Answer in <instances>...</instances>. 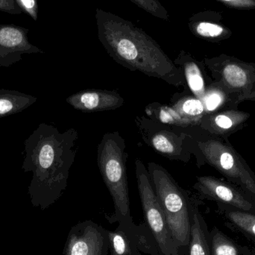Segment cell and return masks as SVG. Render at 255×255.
Listing matches in <instances>:
<instances>
[{
    "label": "cell",
    "instance_id": "7",
    "mask_svg": "<svg viewBox=\"0 0 255 255\" xmlns=\"http://www.w3.org/2000/svg\"><path fill=\"white\" fill-rule=\"evenodd\" d=\"M204 158L231 182L239 185L255 196V175L245 160L227 144L218 139L198 141Z\"/></svg>",
    "mask_w": 255,
    "mask_h": 255
},
{
    "label": "cell",
    "instance_id": "19",
    "mask_svg": "<svg viewBox=\"0 0 255 255\" xmlns=\"http://www.w3.org/2000/svg\"><path fill=\"white\" fill-rule=\"evenodd\" d=\"M172 107L188 121L191 127L200 125L202 118L205 115L203 103L196 97L186 96L181 97L174 103Z\"/></svg>",
    "mask_w": 255,
    "mask_h": 255
},
{
    "label": "cell",
    "instance_id": "13",
    "mask_svg": "<svg viewBox=\"0 0 255 255\" xmlns=\"http://www.w3.org/2000/svg\"><path fill=\"white\" fill-rule=\"evenodd\" d=\"M190 32L198 38L212 43H220L232 37L233 32L224 23L223 13L206 10L190 16L187 22Z\"/></svg>",
    "mask_w": 255,
    "mask_h": 255
},
{
    "label": "cell",
    "instance_id": "15",
    "mask_svg": "<svg viewBox=\"0 0 255 255\" xmlns=\"http://www.w3.org/2000/svg\"><path fill=\"white\" fill-rule=\"evenodd\" d=\"M250 118V114L240 111L214 112L205 115L199 127L213 134L226 137L243 128Z\"/></svg>",
    "mask_w": 255,
    "mask_h": 255
},
{
    "label": "cell",
    "instance_id": "12",
    "mask_svg": "<svg viewBox=\"0 0 255 255\" xmlns=\"http://www.w3.org/2000/svg\"><path fill=\"white\" fill-rule=\"evenodd\" d=\"M28 28L14 24L0 23V65L21 59L22 54L42 52L28 40Z\"/></svg>",
    "mask_w": 255,
    "mask_h": 255
},
{
    "label": "cell",
    "instance_id": "27",
    "mask_svg": "<svg viewBox=\"0 0 255 255\" xmlns=\"http://www.w3.org/2000/svg\"><path fill=\"white\" fill-rule=\"evenodd\" d=\"M13 108V105L9 100L0 99V115H4L10 112Z\"/></svg>",
    "mask_w": 255,
    "mask_h": 255
},
{
    "label": "cell",
    "instance_id": "14",
    "mask_svg": "<svg viewBox=\"0 0 255 255\" xmlns=\"http://www.w3.org/2000/svg\"><path fill=\"white\" fill-rule=\"evenodd\" d=\"M67 103L82 112H100L115 110L124 105V99L116 91L85 90L67 99Z\"/></svg>",
    "mask_w": 255,
    "mask_h": 255
},
{
    "label": "cell",
    "instance_id": "6",
    "mask_svg": "<svg viewBox=\"0 0 255 255\" xmlns=\"http://www.w3.org/2000/svg\"><path fill=\"white\" fill-rule=\"evenodd\" d=\"M135 173L144 220L154 237L160 255H182L174 241L163 209L151 184L148 169L142 160H135Z\"/></svg>",
    "mask_w": 255,
    "mask_h": 255
},
{
    "label": "cell",
    "instance_id": "5",
    "mask_svg": "<svg viewBox=\"0 0 255 255\" xmlns=\"http://www.w3.org/2000/svg\"><path fill=\"white\" fill-rule=\"evenodd\" d=\"M204 64L211 71L215 82L237 104L244 101L255 102V64L236 57L221 54L205 58Z\"/></svg>",
    "mask_w": 255,
    "mask_h": 255
},
{
    "label": "cell",
    "instance_id": "29",
    "mask_svg": "<svg viewBox=\"0 0 255 255\" xmlns=\"http://www.w3.org/2000/svg\"><path fill=\"white\" fill-rule=\"evenodd\" d=\"M136 255H141V253H138V254Z\"/></svg>",
    "mask_w": 255,
    "mask_h": 255
},
{
    "label": "cell",
    "instance_id": "26",
    "mask_svg": "<svg viewBox=\"0 0 255 255\" xmlns=\"http://www.w3.org/2000/svg\"><path fill=\"white\" fill-rule=\"evenodd\" d=\"M0 11L12 15L23 13L15 0H0Z\"/></svg>",
    "mask_w": 255,
    "mask_h": 255
},
{
    "label": "cell",
    "instance_id": "3",
    "mask_svg": "<svg viewBox=\"0 0 255 255\" xmlns=\"http://www.w3.org/2000/svg\"><path fill=\"white\" fill-rule=\"evenodd\" d=\"M78 139L76 129L59 133L55 128H45L37 160L40 178L52 199L58 197L67 188L70 169L77 152Z\"/></svg>",
    "mask_w": 255,
    "mask_h": 255
},
{
    "label": "cell",
    "instance_id": "23",
    "mask_svg": "<svg viewBox=\"0 0 255 255\" xmlns=\"http://www.w3.org/2000/svg\"><path fill=\"white\" fill-rule=\"evenodd\" d=\"M136 6L155 17L168 21L169 15L159 0H130Z\"/></svg>",
    "mask_w": 255,
    "mask_h": 255
},
{
    "label": "cell",
    "instance_id": "21",
    "mask_svg": "<svg viewBox=\"0 0 255 255\" xmlns=\"http://www.w3.org/2000/svg\"><path fill=\"white\" fill-rule=\"evenodd\" d=\"M223 213L229 221L242 233L255 239V214L226 208Z\"/></svg>",
    "mask_w": 255,
    "mask_h": 255
},
{
    "label": "cell",
    "instance_id": "9",
    "mask_svg": "<svg viewBox=\"0 0 255 255\" xmlns=\"http://www.w3.org/2000/svg\"><path fill=\"white\" fill-rule=\"evenodd\" d=\"M111 255H160L157 244L145 223H119L116 230L109 231Z\"/></svg>",
    "mask_w": 255,
    "mask_h": 255
},
{
    "label": "cell",
    "instance_id": "24",
    "mask_svg": "<svg viewBox=\"0 0 255 255\" xmlns=\"http://www.w3.org/2000/svg\"><path fill=\"white\" fill-rule=\"evenodd\" d=\"M23 13L32 18L34 21L38 18V1L37 0H15Z\"/></svg>",
    "mask_w": 255,
    "mask_h": 255
},
{
    "label": "cell",
    "instance_id": "18",
    "mask_svg": "<svg viewBox=\"0 0 255 255\" xmlns=\"http://www.w3.org/2000/svg\"><path fill=\"white\" fill-rule=\"evenodd\" d=\"M145 114L151 120L166 126L187 128L190 127L187 120L174 109L172 106H163L160 103H152L145 108Z\"/></svg>",
    "mask_w": 255,
    "mask_h": 255
},
{
    "label": "cell",
    "instance_id": "2",
    "mask_svg": "<svg viewBox=\"0 0 255 255\" xmlns=\"http://www.w3.org/2000/svg\"><path fill=\"white\" fill-rule=\"evenodd\" d=\"M147 169L174 241L181 255H187L193 198L158 163H148Z\"/></svg>",
    "mask_w": 255,
    "mask_h": 255
},
{
    "label": "cell",
    "instance_id": "20",
    "mask_svg": "<svg viewBox=\"0 0 255 255\" xmlns=\"http://www.w3.org/2000/svg\"><path fill=\"white\" fill-rule=\"evenodd\" d=\"M209 244L211 255H242V246L237 244L217 227L209 232Z\"/></svg>",
    "mask_w": 255,
    "mask_h": 255
},
{
    "label": "cell",
    "instance_id": "4",
    "mask_svg": "<svg viewBox=\"0 0 255 255\" xmlns=\"http://www.w3.org/2000/svg\"><path fill=\"white\" fill-rule=\"evenodd\" d=\"M126 142L118 131L103 135L97 147V164L103 181L113 199L115 221H133L130 211Z\"/></svg>",
    "mask_w": 255,
    "mask_h": 255
},
{
    "label": "cell",
    "instance_id": "1",
    "mask_svg": "<svg viewBox=\"0 0 255 255\" xmlns=\"http://www.w3.org/2000/svg\"><path fill=\"white\" fill-rule=\"evenodd\" d=\"M96 19L100 43L118 64L172 86H185L182 69L143 30L103 9H97Z\"/></svg>",
    "mask_w": 255,
    "mask_h": 255
},
{
    "label": "cell",
    "instance_id": "22",
    "mask_svg": "<svg viewBox=\"0 0 255 255\" xmlns=\"http://www.w3.org/2000/svg\"><path fill=\"white\" fill-rule=\"evenodd\" d=\"M229 100L225 91L218 85L214 83L210 85L206 88V93L202 100L205 107V115L214 113Z\"/></svg>",
    "mask_w": 255,
    "mask_h": 255
},
{
    "label": "cell",
    "instance_id": "16",
    "mask_svg": "<svg viewBox=\"0 0 255 255\" xmlns=\"http://www.w3.org/2000/svg\"><path fill=\"white\" fill-rule=\"evenodd\" d=\"M174 64L181 67L187 86L196 98L203 100L206 93L203 70L204 61H198L188 52L181 50Z\"/></svg>",
    "mask_w": 255,
    "mask_h": 255
},
{
    "label": "cell",
    "instance_id": "17",
    "mask_svg": "<svg viewBox=\"0 0 255 255\" xmlns=\"http://www.w3.org/2000/svg\"><path fill=\"white\" fill-rule=\"evenodd\" d=\"M187 255H211L209 231L199 210V202L193 199L190 239Z\"/></svg>",
    "mask_w": 255,
    "mask_h": 255
},
{
    "label": "cell",
    "instance_id": "11",
    "mask_svg": "<svg viewBox=\"0 0 255 255\" xmlns=\"http://www.w3.org/2000/svg\"><path fill=\"white\" fill-rule=\"evenodd\" d=\"M193 188L205 199L216 201L240 211L253 213L254 204L247 195L229 183L213 176H200Z\"/></svg>",
    "mask_w": 255,
    "mask_h": 255
},
{
    "label": "cell",
    "instance_id": "25",
    "mask_svg": "<svg viewBox=\"0 0 255 255\" xmlns=\"http://www.w3.org/2000/svg\"><path fill=\"white\" fill-rule=\"evenodd\" d=\"M229 8L238 10L255 9V0H215Z\"/></svg>",
    "mask_w": 255,
    "mask_h": 255
},
{
    "label": "cell",
    "instance_id": "10",
    "mask_svg": "<svg viewBox=\"0 0 255 255\" xmlns=\"http://www.w3.org/2000/svg\"><path fill=\"white\" fill-rule=\"evenodd\" d=\"M65 255H108L109 231L92 220L77 223L70 231Z\"/></svg>",
    "mask_w": 255,
    "mask_h": 255
},
{
    "label": "cell",
    "instance_id": "28",
    "mask_svg": "<svg viewBox=\"0 0 255 255\" xmlns=\"http://www.w3.org/2000/svg\"><path fill=\"white\" fill-rule=\"evenodd\" d=\"M242 255H255V250L247 247H242Z\"/></svg>",
    "mask_w": 255,
    "mask_h": 255
},
{
    "label": "cell",
    "instance_id": "8",
    "mask_svg": "<svg viewBox=\"0 0 255 255\" xmlns=\"http://www.w3.org/2000/svg\"><path fill=\"white\" fill-rule=\"evenodd\" d=\"M136 124L145 143L157 153L170 160L188 161L190 153L185 133L178 134L166 125L144 117L136 118Z\"/></svg>",
    "mask_w": 255,
    "mask_h": 255
}]
</instances>
